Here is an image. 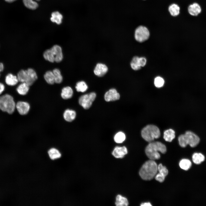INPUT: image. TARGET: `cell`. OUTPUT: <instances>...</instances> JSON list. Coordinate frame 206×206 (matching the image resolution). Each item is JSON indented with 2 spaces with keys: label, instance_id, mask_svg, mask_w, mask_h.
I'll list each match as a JSON object with an SVG mask.
<instances>
[{
  "label": "cell",
  "instance_id": "cell-41",
  "mask_svg": "<svg viewBox=\"0 0 206 206\" xmlns=\"http://www.w3.org/2000/svg\"><path fill=\"white\" fill-rule=\"evenodd\" d=\"M6 2L8 3H12L16 0H5Z\"/></svg>",
  "mask_w": 206,
  "mask_h": 206
},
{
  "label": "cell",
  "instance_id": "cell-40",
  "mask_svg": "<svg viewBox=\"0 0 206 206\" xmlns=\"http://www.w3.org/2000/svg\"><path fill=\"white\" fill-rule=\"evenodd\" d=\"M3 69L4 66L3 64L1 63H0V73L3 71Z\"/></svg>",
  "mask_w": 206,
  "mask_h": 206
},
{
  "label": "cell",
  "instance_id": "cell-10",
  "mask_svg": "<svg viewBox=\"0 0 206 206\" xmlns=\"http://www.w3.org/2000/svg\"><path fill=\"white\" fill-rule=\"evenodd\" d=\"M16 108L20 114L24 115L28 113L30 109V106L27 102L20 101L16 103Z\"/></svg>",
  "mask_w": 206,
  "mask_h": 206
},
{
  "label": "cell",
  "instance_id": "cell-17",
  "mask_svg": "<svg viewBox=\"0 0 206 206\" xmlns=\"http://www.w3.org/2000/svg\"><path fill=\"white\" fill-rule=\"evenodd\" d=\"M76 116V112L73 110L70 109L66 110L63 114L64 119L69 122L73 121L75 118Z\"/></svg>",
  "mask_w": 206,
  "mask_h": 206
},
{
  "label": "cell",
  "instance_id": "cell-21",
  "mask_svg": "<svg viewBox=\"0 0 206 206\" xmlns=\"http://www.w3.org/2000/svg\"><path fill=\"white\" fill-rule=\"evenodd\" d=\"M29 86L25 82H22L17 87L16 90L20 95H24L28 92Z\"/></svg>",
  "mask_w": 206,
  "mask_h": 206
},
{
  "label": "cell",
  "instance_id": "cell-24",
  "mask_svg": "<svg viewBox=\"0 0 206 206\" xmlns=\"http://www.w3.org/2000/svg\"><path fill=\"white\" fill-rule=\"evenodd\" d=\"M34 0L39 1L40 0H23L25 6L28 8L31 9H35L38 7V3Z\"/></svg>",
  "mask_w": 206,
  "mask_h": 206
},
{
  "label": "cell",
  "instance_id": "cell-32",
  "mask_svg": "<svg viewBox=\"0 0 206 206\" xmlns=\"http://www.w3.org/2000/svg\"><path fill=\"white\" fill-rule=\"evenodd\" d=\"M205 159L204 156L201 153H195L192 156V160L193 162L196 164H199Z\"/></svg>",
  "mask_w": 206,
  "mask_h": 206
},
{
  "label": "cell",
  "instance_id": "cell-8",
  "mask_svg": "<svg viewBox=\"0 0 206 206\" xmlns=\"http://www.w3.org/2000/svg\"><path fill=\"white\" fill-rule=\"evenodd\" d=\"M128 153L127 148L125 146H116L111 152L112 155L117 159H121L124 157Z\"/></svg>",
  "mask_w": 206,
  "mask_h": 206
},
{
  "label": "cell",
  "instance_id": "cell-15",
  "mask_svg": "<svg viewBox=\"0 0 206 206\" xmlns=\"http://www.w3.org/2000/svg\"><path fill=\"white\" fill-rule=\"evenodd\" d=\"M114 201V204L116 206H127L129 204L127 199L120 194L116 196Z\"/></svg>",
  "mask_w": 206,
  "mask_h": 206
},
{
  "label": "cell",
  "instance_id": "cell-22",
  "mask_svg": "<svg viewBox=\"0 0 206 206\" xmlns=\"http://www.w3.org/2000/svg\"><path fill=\"white\" fill-rule=\"evenodd\" d=\"M51 20L53 22H55L58 24H60L62 22L63 18L62 15L58 11L53 12L51 15Z\"/></svg>",
  "mask_w": 206,
  "mask_h": 206
},
{
  "label": "cell",
  "instance_id": "cell-7",
  "mask_svg": "<svg viewBox=\"0 0 206 206\" xmlns=\"http://www.w3.org/2000/svg\"><path fill=\"white\" fill-rule=\"evenodd\" d=\"M149 36L150 32L144 26H139L135 30L134 37L138 42H144L148 39Z\"/></svg>",
  "mask_w": 206,
  "mask_h": 206
},
{
  "label": "cell",
  "instance_id": "cell-33",
  "mask_svg": "<svg viewBox=\"0 0 206 206\" xmlns=\"http://www.w3.org/2000/svg\"><path fill=\"white\" fill-rule=\"evenodd\" d=\"M27 76V70H20L17 74V78L18 81L22 83L25 82Z\"/></svg>",
  "mask_w": 206,
  "mask_h": 206
},
{
  "label": "cell",
  "instance_id": "cell-13",
  "mask_svg": "<svg viewBox=\"0 0 206 206\" xmlns=\"http://www.w3.org/2000/svg\"><path fill=\"white\" fill-rule=\"evenodd\" d=\"M108 71V67L105 64L98 63L95 66L94 72L96 76L98 77H102Z\"/></svg>",
  "mask_w": 206,
  "mask_h": 206
},
{
  "label": "cell",
  "instance_id": "cell-23",
  "mask_svg": "<svg viewBox=\"0 0 206 206\" xmlns=\"http://www.w3.org/2000/svg\"><path fill=\"white\" fill-rule=\"evenodd\" d=\"M44 78L46 82L50 84H53L55 83V78L52 71H48L46 72L44 76Z\"/></svg>",
  "mask_w": 206,
  "mask_h": 206
},
{
  "label": "cell",
  "instance_id": "cell-4",
  "mask_svg": "<svg viewBox=\"0 0 206 206\" xmlns=\"http://www.w3.org/2000/svg\"><path fill=\"white\" fill-rule=\"evenodd\" d=\"M159 128L156 126L148 125L143 128L141 131L142 137L146 141L152 142L154 139L159 138L160 136Z\"/></svg>",
  "mask_w": 206,
  "mask_h": 206
},
{
  "label": "cell",
  "instance_id": "cell-30",
  "mask_svg": "<svg viewBox=\"0 0 206 206\" xmlns=\"http://www.w3.org/2000/svg\"><path fill=\"white\" fill-rule=\"evenodd\" d=\"M179 165L180 168L182 169L187 170L190 168L191 165V163L189 160L183 159L180 161Z\"/></svg>",
  "mask_w": 206,
  "mask_h": 206
},
{
  "label": "cell",
  "instance_id": "cell-1",
  "mask_svg": "<svg viewBox=\"0 0 206 206\" xmlns=\"http://www.w3.org/2000/svg\"><path fill=\"white\" fill-rule=\"evenodd\" d=\"M158 165L154 160L146 161L140 168L139 174L144 180H150L154 177L158 171Z\"/></svg>",
  "mask_w": 206,
  "mask_h": 206
},
{
  "label": "cell",
  "instance_id": "cell-18",
  "mask_svg": "<svg viewBox=\"0 0 206 206\" xmlns=\"http://www.w3.org/2000/svg\"><path fill=\"white\" fill-rule=\"evenodd\" d=\"M61 96L64 99H67L71 98L73 95V91L70 86L64 87L62 90Z\"/></svg>",
  "mask_w": 206,
  "mask_h": 206
},
{
  "label": "cell",
  "instance_id": "cell-37",
  "mask_svg": "<svg viewBox=\"0 0 206 206\" xmlns=\"http://www.w3.org/2000/svg\"><path fill=\"white\" fill-rule=\"evenodd\" d=\"M139 62L140 67H144L146 64V60L144 57H139Z\"/></svg>",
  "mask_w": 206,
  "mask_h": 206
},
{
  "label": "cell",
  "instance_id": "cell-38",
  "mask_svg": "<svg viewBox=\"0 0 206 206\" xmlns=\"http://www.w3.org/2000/svg\"><path fill=\"white\" fill-rule=\"evenodd\" d=\"M5 90V86L3 84L0 83V95Z\"/></svg>",
  "mask_w": 206,
  "mask_h": 206
},
{
  "label": "cell",
  "instance_id": "cell-39",
  "mask_svg": "<svg viewBox=\"0 0 206 206\" xmlns=\"http://www.w3.org/2000/svg\"><path fill=\"white\" fill-rule=\"evenodd\" d=\"M141 206H151L152 205L150 202H145L142 203L140 205Z\"/></svg>",
  "mask_w": 206,
  "mask_h": 206
},
{
  "label": "cell",
  "instance_id": "cell-29",
  "mask_svg": "<svg viewBox=\"0 0 206 206\" xmlns=\"http://www.w3.org/2000/svg\"><path fill=\"white\" fill-rule=\"evenodd\" d=\"M88 88V86L86 83L83 81L78 82L76 83L75 87L77 91L82 92L86 91Z\"/></svg>",
  "mask_w": 206,
  "mask_h": 206
},
{
  "label": "cell",
  "instance_id": "cell-11",
  "mask_svg": "<svg viewBox=\"0 0 206 206\" xmlns=\"http://www.w3.org/2000/svg\"><path fill=\"white\" fill-rule=\"evenodd\" d=\"M55 58V62L57 63L61 62L63 58V54L62 49L59 45H54L50 48Z\"/></svg>",
  "mask_w": 206,
  "mask_h": 206
},
{
  "label": "cell",
  "instance_id": "cell-12",
  "mask_svg": "<svg viewBox=\"0 0 206 206\" xmlns=\"http://www.w3.org/2000/svg\"><path fill=\"white\" fill-rule=\"evenodd\" d=\"M26 70L27 76L25 83L30 86L32 85L37 80V76L36 72L33 69L29 68Z\"/></svg>",
  "mask_w": 206,
  "mask_h": 206
},
{
  "label": "cell",
  "instance_id": "cell-19",
  "mask_svg": "<svg viewBox=\"0 0 206 206\" xmlns=\"http://www.w3.org/2000/svg\"><path fill=\"white\" fill-rule=\"evenodd\" d=\"M5 81L8 85L13 86L16 84L19 81L16 76L12 74H9L5 77Z\"/></svg>",
  "mask_w": 206,
  "mask_h": 206
},
{
  "label": "cell",
  "instance_id": "cell-27",
  "mask_svg": "<svg viewBox=\"0 0 206 206\" xmlns=\"http://www.w3.org/2000/svg\"><path fill=\"white\" fill-rule=\"evenodd\" d=\"M44 58L47 61L51 62H55V58L53 53L51 49L45 51L43 54Z\"/></svg>",
  "mask_w": 206,
  "mask_h": 206
},
{
  "label": "cell",
  "instance_id": "cell-3",
  "mask_svg": "<svg viewBox=\"0 0 206 206\" xmlns=\"http://www.w3.org/2000/svg\"><path fill=\"white\" fill-rule=\"evenodd\" d=\"M178 140L179 145L182 147H185L188 144L194 147L199 144L200 138L193 132L188 131L185 134L180 135L178 138Z\"/></svg>",
  "mask_w": 206,
  "mask_h": 206
},
{
  "label": "cell",
  "instance_id": "cell-20",
  "mask_svg": "<svg viewBox=\"0 0 206 206\" xmlns=\"http://www.w3.org/2000/svg\"><path fill=\"white\" fill-rule=\"evenodd\" d=\"M175 133L172 129L166 130L164 132L163 138L166 141L171 142L175 137Z\"/></svg>",
  "mask_w": 206,
  "mask_h": 206
},
{
  "label": "cell",
  "instance_id": "cell-31",
  "mask_svg": "<svg viewBox=\"0 0 206 206\" xmlns=\"http://www.w3.org/2000/svg\"><path fill=\"white\" fill-rule=\"evenodd\" d=\"M52 72L54 77L55 83L57 84L61 83L63 80V77L60 70L56 68L54 69Z\"/></svg>",
  "mask_w": 206,
  "mask_h": 206
},
{
  "label": "cell",
  "instance_id": "cell-34",
  "mask_svg": "<svg viewBox=\"0 0 206 206\" xmlns=\"http://www.w3.org/2000/svg\"><path fill=\"white\" fill-rule=\"evenodd\" d=\"M165 83L164 79L160 76H157L154 80V83L157 88H160L163 86Z\"/></svg>",
  "mask_w": 206,
  "mask_h": 206
},
{
  "label": "cell",
  "instance_id": "cell-14",
  "mask_svg": "<svg viewBox=\"0 0 206 206\" xmlns=\"http://www.w3.org/2000/svg\"><path fill=\"white\" fill-rule=\"evenodd\" d=\"M201 9L200 5L197 3H194L190 5L188 7V11L191 15L196 16L201 12Z\"/></svg>",
  "mask_w": 206,
  "mask_h": 206
},
{
  "label": "cell",
  "instance_id": "cell-5",
  "mask_svg": "<svg viewBox=\"0 0 206 206\" xmlns=\"http://www.w3.org/2000/svg\"><path fill=\"white\" fill-rule=\"evenodd\" d=\"M16 104L13 98L9 94H5L0 96V109L9 114L14 112Z\"/></svg>",
  "mask_w": 206,
  "mask_h": 206
},
{
  "label": "cell",
  "instance_id": "cell-36",
  "mask_svg": "<svg viewBox=\"0 0 206 206\" xmlns=\"http://www.w3.org/2000/svg\"><path fill=\"white\" fill-rule=\"evenodd\" d=\"M165 177L163 175L159 173L156 175L154 178L157 181L160 182L162 183L164 181Z\"/></svg>",
  "mask_w": 206,
  "mask_h": 206
},
{
  "label": "cell",
  "instance_id": "cell-6",
  "mask_svg": "<svg viewBox=\"0 0 206 206\" xmlns=\"http://www.w3.org/2000/svg\"><path fill=\"white\" fill-rule=\"evenodd\" d=\"M96 96V94L94 92L82 95L79 99V103L84 109H88L91 106Z\"/></svg>",
  "mask_w": 206,
  "mask_h": 206
},
{
  "label": "cell",
  "instance_id": "cell-35",
  "mask_svg": "<svg viewBox=\"0 0 206 206\" xmlns=\"http://www.w3.org/2000/svg\"><path fill=\"white\" fill-rule=\"evenodd\" d=\"M158 171L159 173L166 177L168 173V171L166 167L163 166L162 164H160L158 165Z\"/></svg>",
  "mask_w": 206,
  "mask_h": 206
},
{
  "label": "cell",
  "instance_id": "cell-25",
  "mask_svg": "<svg viewBox=\"0 0 206 206\" xmlns=\"http://www.w3.org/2000/svg\"><path fill=\"white\" fill-rule=\"evenodd\" d=\"M168 10L171 15L176 16L178 15L179 13L180 8L177 5L174 3L169 6Z\"/></svg>",
  "mask_w": 206,
  "mask_h": 206
},
{
  "label": "cell",
  "instance_id": "cell-28",
  "mask_svg": "<svg viewBox=\"0 0 206 206\" xmlns=\"http://www.w3.org/2000/svg\"><path fill=\"white\" fill-rule=\"evenodd\" d=\"M139 57L137 56H134L130 62V66L134 70H139L141 68L139 62Z\"/></svg>",
  "mask_w": 206,
  "mask_h": 206
},
{
  "label": "cell",
  "instance_id": "cell-9",
  "mask_svg": "<svg viewBox=\"0 0 206 206\" xmlns=\"http://www.w3.org/2000/svg\"><path fill=\"white\" fill-rule=\"evenodd\" d=\"M120 98L119 94L114 88L110 89L106 92L104 96L105 100L108 102L118 100Z\"/></svg>",
  "mask_w": 206,
  "mask_h": 206
},
{
  "label": "cell",
  "instance_id": "cell-2",
  "mask_svg": "<svg viewBox=\"0 0 206 206\" xmlns=\"http://www.w3.org/2000/svg\"><path fill=\"white\" fill-rule=\"evenodd\" d=\"M145 150L146 155L150 159L155 160L160 158L159 152L164 154L166 152L167 148L165 145L161 142H152L146 146Z\"/></svg>",
  "mask_w": 206,
  "mask_h": 206
},
{
  "label": "cell",
  "instance_id": "cell-26",
  "mask_svg": "<svg viewBox=\"0 0 206 206\" xmlns=\"http://www.w3.org/2000/svg\"><path fill=\"white\" fill-rule=\"evenodd\" d=\"M126 137L124 133L121 131L117 133L114 138V141L117 143L120 144L123 142L126 139Z\"/></svg>",
  "mask_w": 206,
  "mask_h": 206
},
{
  "label": "cell",
  "instance_id": "cell-16",
  "mask_svg": "<svg viewBox=\"0 0 206 206\" xmlns=\"http://www.w3.org/2000/svg\"><path fill=\"white\" fill-rule=\"evenodd\" d=\"M47 154L49 158L52 160H55L60 158L62 154L60 151L55 148H50L47 151Z\"/></svg>",
  "mask_w": 206,
  "mask_h": 206
}]
</instances>
